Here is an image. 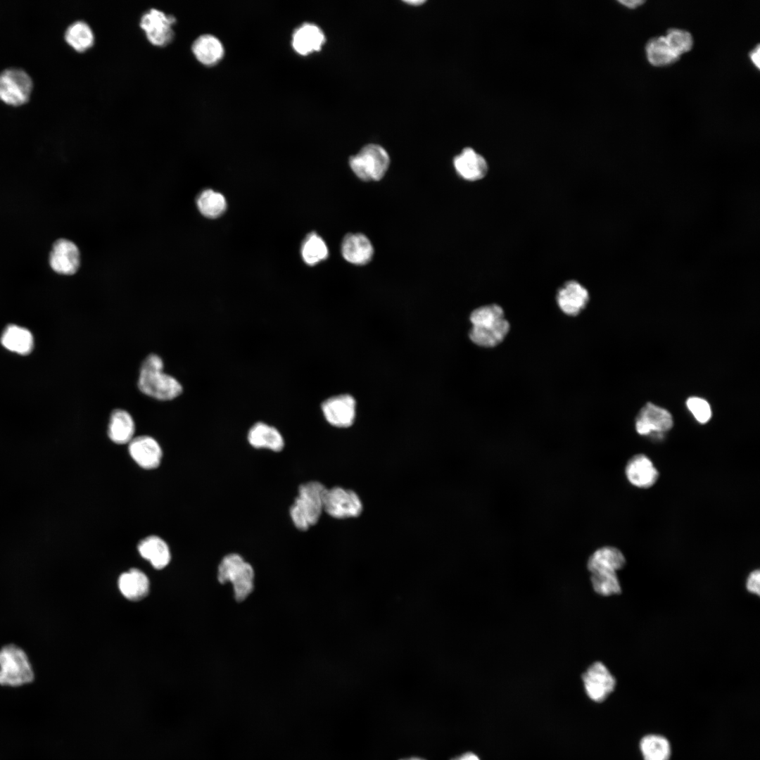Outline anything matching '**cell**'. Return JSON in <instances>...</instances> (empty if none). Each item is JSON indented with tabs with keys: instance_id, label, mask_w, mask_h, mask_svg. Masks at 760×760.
Wrapping results in <instances>:
<instances>
[{
	"instance_id": "8fae6325",
	"label": "cell",
	"mask_w": 760,
	"mask_h": 760,
	"mask_svg": "<svg viewBox=\"0 0 760 760\" xmlns=\"http://www.w3.org/2000/svg\"><path fill=\"white\" fill-rule=\"evenodd\" d=\"M587 695L595 702L604 701L614 690L616 679L601 661L593 663L582 674Z\"/></svg>"
},
{
	"instance_id": "603a6c76",
	"label": "cell",
	"mask_w": 760,
	"mask_h": 760,
	"mask_svg": "<svg viewBox=\"0 0 760 760\" xmlns=\"http://www.w3.org/2000/svg\"><path fill=\"white\" fill-rule=\"evenodd\" d=\"M149 581L141 570L132 568L122 573L118 579V587L122 595L131 601H139L149 592Z\"/></svg>"
},
{
	"instance_id": "ab89813d",
	"label": "cell",
	"mask_w": 760,
	"mask_h": 760,
	"mask_svg": "<svg viewBox=\"0 0 760 760\" xmlns=\"http://www.w3.org/2000/svg\"><path fill=\"white\" fill-rule=\"evenodd\" d=\"M401 760H424V759L417 758V757H412V758L405 759H401Z\"/></svg>"
},
{
	"instance_id": "1f68e13d",
	"label": "cell",
	"mask_w": 760,
	"mask_h": 760,
	"mask_svg": "<svg viewBox=\"0 0 760 760\" xmlns=\"http://www.w3.org/2000/svg\"><path fill=\"white\" fill-rule=\"evenodd\" d=\"M590 581L595 593L602 596L619 595L621 584L616 572H596L591 574Z\"/></svg>"
},
{
	"instance_id": "ac0fdd59",
	"label": "cell",
	"mask_w": 760,
	"mask_h": 760,
	"mask_svg": "<svg viewBox=\"0 0 760 760\" xmlns=\"http://www.w3.org/2000/svg\"><path fill=\"white\" fill-rule=\"evenodd\" d=\"M341 253L348 262L357 265H366L371 261L374 255L372 242L363 234H348L341 243Z\"/></svg>"
},
{
	"instance_id": "3957f363",
	"label": "cell",
	"mask_w": 760,
	"mask_h": 760,
	"mask_svg": "<svg viewBox=\"0 0 760 760\" xmlns=\"http://www.w3.org/2000/svg\"><path fill=\"white\" fill-rule=\"evenodd\" d=\"M327 488L319 481H310L298 487V495L289 509L294 526L307 531L315 526L324 512V498Z\"/></svg>"
},
{
	"instance_id": "e575fe53",
	"label": "cell",
	"mask_w": 760,
	"mask_h": 760,
	"mask_svg": "<svg viewBox=\"0 0 760 760\" xmlns=\"http://www.w3.org/2000/svg\"><path fill=\"white\" fill-rule=\"evenodd\" d=\"M747 590L753 594L759 596L760 594V572L759 569L752 571L748 576L746 582Z\"/></svg>"
},
{
	"instance_id": "52a82bcc",
	"label": "cell",
	"mask_w": 760,
	"mask_h": 760,
	"mask_svg": "<svg viewBox=\"0 0 760 760\" xmlns=\"http://www.w3.org/2000/svg\"><path fill=\"white\" fill-rule=\"evenodd\" d=\"M324 512L335 519L354 518L362 513V504L353 490L335 486L325 491Z\"/></svg>"
},
{
	"instance_id": "30bf717a",
	"label": "cell",
	"mask_w": 760,
	"mask_h": 760,
	"mask_svg": "<svg viewBox=\"0 0 760 760\" xmlns=\"http://www.w3.org/2000/svg\"><path fill=\"white\" fill-rule=\"evenodd\" d=\"M175 23V16L166 15L156 8H151L141 16L140 26L153 45L164 46L174 39L172 25Z\"/></svg>"
},
{
	"instance_id": "ffe728a7",
	"label": "cell",
	"mask_w": 760,
	"mask_h": 760,
	"mask_svg": "<svg viewBox=\"0 0 760 760\" xmlns=\"http://www.w3.org/2000/svg\"><path fill=\"white\" fill-rule=\"evenodd\" d=\"M137 550L140 555L156 569L165 568L170 562L169 546L158 536L151 535L141 539L137 545Z\"/></svg>"
},
{
	"instance_id": "7402d4cb",
	"label": "cell",
	"mask_w": 760,
	"mask_h": 760,
	"mask_svg": "<svg viewBox=\"0 0 760 760\" xmlns=\"http://www.w3.org/2000/svg\"><path fill=\"white\" fill-rule=\"evenodd\" d=\"M135 423L132 415L122 409L114 410L110 416L108 436L115 444H128L134 437Z\"/></svg>"
},
{
	"instance_id": "2e32d148",
	"label": "cell",
	"mask_w": 760,
	"mask_h": 760,
	"mask_svg": "<svg viewBox=\"0 0 760 760\" xmlns=\"http://www.w3.org/2000/svg\"><path fill=\"white\" fill-rule=\"evenodd\" d=\"M457 175L467 181H478L484 178L488 171L485 158L470 147L464 148L453 159Z\"/></svg>"
},
{
	"instance_id": "6da1fadb",
	"label": "cell",
	"mask_w": 760,
	"mask_h": 760,
	"mask_svg": "<svg viewBox=\"0 0 760 760\" xmlns=\"http://www.w3.org/2000/svg\"><path fill=\"white\" fill-rule=\"evenodd\" d=\"M472 324L469 332L470 340L484 348H493L502 342L510 324L505 318L502 308L498 304H489L474 310L469 316Z\"/></svg>"
},
{
	"instance_id": "5bb4252c",
	"label": "cell",
	"mask_w": 760,
	"mask_h": 760,
	"mask_svg": "<svg viewBox=\"0 0 760 760\" xmlns=\"http://www.w3.org/2000/svg\"><path fill=\"white\" fill-rule=\"evenodd\" d=\"M132 459L142 469L151 470L159 467L163 450L158 442L150 436H134L128 443Z\"/></svg>"
},
{
	"instance_id": "d6a6232c",
	"label": "cell",
	"mask_w": 760,
	"mask_h": 760,
	"mask_svg": "<svg viewBox=\"0 0 760 760\" xmlns=\"http://www.w3.org/2000/svg\"><path fill=\"white\" fill-rule=\"evenodd\" d=\"M664 37L672 51L678 57L690 51L693 46L692 36L685 30L669 28Z\"/></svg>"
},
{
	"instance_id": "484cf974",
	"label": "cell",
	"mask_w": 760,
	"mask_h": 760,
	"mask_svg": "<svg viewBox=\"0 0 760 760\" xmlns=\"http://www.w3.org/2000/svg\"><path fill=\"white\" fill-rule=\"evenodd\" d=\"M648 62L654 67H666L677 62L678 57L668 44L664 36L654 37L645 45Z\"/></svg>"
},
{
	"instance_id": "d4e9b609",
	"label": "cell",
	"mask_w": 760,
	"mask_h": 760,
	"mask_svg": "<svg viewBox=\"0 0 760 760\" xmlns=\"http://www.w3.org/2000/svg\"><path fill=\"white\" fill-rule=\"evenodd\" d=\"M191 49L196 58L207 65L217 63L224 53V49L220 41L215 36L208 34L198 37L194 42Z\"/></svg>"
},
{
	"instance_id": "8992f818",
	"label": "cell",
	"mask_w": 760,
	"mask_h": 760,
	"mask_svg": "<svg viewBox=\"0 0 760 760\" xmlns=\"http://www.w3.org/2000/svg\"><path fill=\"white\" fill-rule=\"evenodd\" d=\"M389 164L390 158L387 151L375 144L365 146L349 160L353 172L360 179L365 182L381 179Z\"/></svg>"
},
{
	"instance_id": "5b68a950",
	"label": "cell",
	"mask_w": 760,
	"mask_h": 760,
	"mask_svg": "<svg viewBox=\"0 0 760 760\" xmlns=\"http://www.w3.org/2000/svg\"><path fill=\"white\" fill-rule=\"evenodd\" d=\"M34 672L23 649L13 644L0 650V685L18 687L32 682Z\"/></svg>"
},
{
	"instance_id": "4316f807",
	"label": "cell",
	"mask_w": 760,
	"mask_h": 760,
	"mask_svg": "<svg viewBox=\"0 0 760 760\" xmlns=\"http://www.w3.org/2000/svg\"><path fill=\"white\" fill-rule=\"evenodd\" d=\"M1 342L6 349L20 355L28 354L34 344L30 331L16 325H10L5 329Z\"/></svg>"
},
{
	"instance_id": "8d00e7d4",
	"label": "cell",
	"mask_w": 760,
	"mask_h": 760,
	"mask_svg": "<svg viewBox=\"0 0 760 760\" xmlns=\"http://www.w3.org/2000/svg\"><path fill=\"white\" fill-rule=\"evenodd\" d=\"M645 2V1H642H642L641 0H631V1L623 0V1H619V3H620L621 4H622L623 6H624L625 7H626V8H628L629 9H635L638 7L642 6Z\"/></svg>"
},
{
	"instance_id": "277c9868",
	"label": "cell",
	"mask_w": 760,
	"mask_h": 760,
	"mask_svg": "<svg viewBox=\"0 0 760 760\" xmlns=\"http://www.w3.org/2000/svg\"><path fill=\"white\" fill-rule=\"evenodd\" d=\"M217 579L222 584L231 582L234 597L241 602L253 590L254 571L240 555L230 553L224 556L219 564Z\"/></svg>"
},
{
	"instance_id": "e0dca14e",
	"label": "cell",
	"mask_w": 760,
	"mask_h": 760,
	"mask_svg": "<svg viewBox=\"0 0 760 760\" xmlns=\"http://www.w3.org/2000/svg\"><path fill=\"white\" fill-rule=\"evenodd\" d=\"M625 474L628 481L640 488L652 487L659 478L658 470L651 460L643 454L635 455L628 460Z\"/></svg>"
},
{
	"instance_id": "d6986e66",
	"label": "cell",
	"mask_w": 760,
	"mask_h": 760,
	"mask_svg": "<svg viewBox=\"0 0 760 760\" xmlns=\"http://www.w3.org/2000/svg\"><path fill=\"white\" fill-rule=\"evenodd\" d=\"M247 438L249 444L258 449L279 452L284 447V439L279 431L262 422H258L250 428Z\"/></svg>"
},
{
	"instance_id": "7a4b0ae2",
	"label": "cell",
	"mask_w": 760,
	"mask_h": 760,
	"mask_svg": "<svg viewBox=\"0 0 760 760\" xmlns=\"http://www.w3.org/2000/svg\"><path fill=\"white\" fill-rule=\"evenodd\" d=\"M162 358L156 354L148 355L141 365L137 381L144 394L159 400H170L182 393L183 387L174 376L163 372Z\"/></svg>"
},
{
	"instance_id": "ba28073f",
	"label": "cell",
	"mask_w": 760,
	"mask_h": 760,
	"mask_svg": "<svg viewBox=\"0 0 760 760\" xmlns=\"http://www.w3.org/2000/svg\"><path fill=\"white\" fill-rule=\"evenodd\" d=\"M673 425V417L666 410L652 403H647L639 412L635 419V430L640 435L649 436L657 441Z\"/></svg>"
},
{
	"instance_id": "4dcf8cb0",
	"label": "cell",
	"mask_w": 760,
	"mask_h": 760,
	"mask_svg": "<svg viewBox=\"0 0 760 760\" xmlns=\"http://www.w3.org/2000/svg\"><path fill=\"white\" fill-rule=\"evenodd\" d=\"M329 254L328 248L324 240L316 233L310 234L305 239L301 247V255L305 263L315 265L325 260Z\"/></svg>"
},
{
	"instance_id": "cb8c5ba5",
	"label": "cell",
	"mask_w": 760,
	"mask_h": 760,
	"mask_svg": "<svg viewBox=\"0 0 760 760\" xmlns=\"http://www.w3.org/2000/svg\"><path fill=\"white\" fill-rule=\"evenodd\" d=\"M324 35L317 25L305 23L293 35V46L300 54L319 50L324 42Z\"/></svg>"
},
{
	"instance_id": "f35d334b",
	"label": "cell",
	"mask_w": 760,
	"mask_h": 760,
	"mask_svg": "<svg viewBox=\"0 0 760 760\" xmlns=\"http://www.w3.org/2000/svg\"><path fill=\"white\" fill-rule=\"evenodd\" d=\"M406 2H407V4H414V5H415V4H417V5H419V4H423V3L424 2V1H421V0H412V1H406Z\"/></svg>"
},
{
	"instance_id": "9c48e42d",
	"label": "cell",
	"mask_w": 760,
	"mask_h": 760,
	"mask_svg": "<svg viewBox=\"0 0 760 760\" xmlns=\"http://www.w3.org/2000/svg\"><path fill=\"white\" fill-rule=\"evenodd\" d=\"M32 89L29 75L22 69L8 68L0 73V99L19 106L27 102Z\"/></svg>"
},
{
	"instance_id": "44dd1931",
	"label": "cell",
	"mask_w": 760,
	"mask_h": 760,
	"mask_svg": "<svg viewBox=\"0 0 760 760\" xmlns=\"http://www.w3.org/2000/svg\"><path fill=\"white\" fill-rule=\"evenodd\" d=\"M626 564L623 553L616 547L604 546L597 549L587 562L590 574L596 572H616Z\"/></svg>"
},
{
	"instance_id": "f546056e",
	"label": "cell",
	"mask_w": 760,
	"mask_h": 760,
	"mask_svg": "<svg viewBox=\"0 0 760 760\" xmlns=\"http://www.w3.org/2000/svg\"><path fill=\"white\" fill-rule=\"evenodd\" d=\"M196 204L200 213L208 218L220 216L227 207L224 196L212 189L203 191L197 198Z\"/></svg>"
},
{
	"instance_id": "83f0119b",
	"label": "cell",
	"mask_w": 760,
	"mask_h": 760,
	"mask_svg": "<svg viewBox=\"0 0 760 760\" xmlns=\"http://www.w3.org/2000/svg\"><path fill=\"white\" fill-rule=\"evenodd\" d=\"M644 760H669L671 749L669 740L660 735L644 736L640 742Z\"/></svg>"
},
{
	"instance_id": "4fadbf2b",
	"label": "cell",
	"mask_w": 760,
	"mask_h": 760,
	"mask_svg": "<svg viewBox=\"0 0 760 760\" xmlns=\"http://www.w3.org/2000/svg\"><path fill=\"white\" fill-rule=\"evenodd\" d=\"M51 269L64 275H72L79 269L80 254L78 247L66 239H59L54 242L49 254Z\"/></svg>"
},
{
	"instance_id": "d590c367",
	"label": "cell",
	"mask_w": 760,
	"mask_h": 760,
	"mask_svg": "<svg viewBox=\"0 0 760 760\" xmlns=\"http://www.w3.org/2000/svg\"><path fill=\"white\" fill-rule=\"evenodd\" d=\"M749 58L752 64L759 70L760 67V46L759 44L749 52Z\"/></svg>"
},
{
	"instance_id": "9a60e30c",
	"label": "cell",
	"mask_w": 760,
	"mask_h": 760,
	"mask_svg": "<svg viewBox=\"0 0 760 760\" xmlns=\"http://www.w3.org/2000/svg\"><path fill=\"white\" fill-rule=\"evenodd\" d=\"M589 293L580 282L569 280L557 290L556 300L560 310L569 316H576L584 310L589 301Z\"/></svg>"
},
{
	"instance_id": "74e56055",
	"label": "cell",
	"mask_w": 760,
	"mask_h": 760,
	"mask_svg": "<svg viewBox=\"0 0 760 760\" xmlns=\"http://www.w3.org/2000/svg\"><path fill=\"white\" fill-rule=\"evenodd\" d=\"M452 760H480L479 758L474 754L467 752L459 758Z\"/></svg>"
},
{
	"instance_id": "f1b7e54d",
	"label": "cell",
	"mask_w": 760,
	"mask_h": 760,
	"mask_svg": "<svg viewBox=\"0 0 760 760\" xmlns=\"http://www.w3.org/2000/svg\"><path fill=\"white\" fill-rule=\"evenodd\" d=\"M65 39L75 50L83 52L91 48L94 42V33L89 25L84 21H76L65 31Z\"/></svg>"
},
{
	"instance_id": "7c38bea8",
	"label": "cell",
	"mask_w": 760,
	"mask_h": 760,
	"mask_svg": "<svg viewBox=\"0 0 760 760\" xmlns=\"http://www.w3.org/2000/svg\"><path fill=\"white\" fill-rule=\"evenodd\" d=\"M326 421L337 428L350 426L355 418L356 403L349 394H340L326 399L321 405Z\"/></svg>"
},
{
	"instance_id": "836d02e7",
	"label": "cell",
	"mask_w": 760,
	"mask_h": 760,
	"mask_svg": "<svg viewBox=\"0 0 760 760\" xmlns=\"http://www.w3.org/2000/svg\"><path fill=\"white\" fill-rule=\"evenodd\" d=\"M686 405L695 419L700 424H705L711 417V410L709 403L698 397H691L687 400Z\"/></svg>"
}]
</instances>
